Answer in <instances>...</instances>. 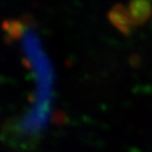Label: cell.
Returning a JSON list of instances; mask_svg holds the SVG:
<instances>
[{
    "label": "cell",
    "mask_w": 152,
    "mask_h": 152,
    "mask_svg": "<svg viewBox=\"0 0 152 152\" xmlns=\"http://www.w3.org/2000/svg\"><path fill=\"white\" fill-rule=\"evenodd\" d=\"M19 44L32 71L34 90L27 110L15 124V132L22 140L33 141L48 129L53 115L55 72L54 65L44 48L37 31L33 26H23Z\"/></svg>",
    "instance_id": "6da1fadb"
}]
</instances>
